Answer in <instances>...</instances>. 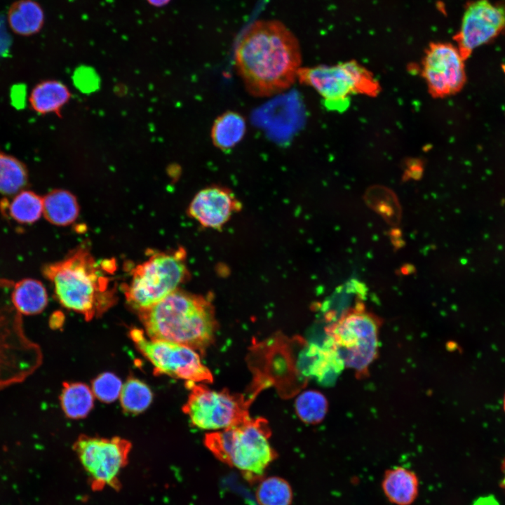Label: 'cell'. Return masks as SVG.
Here are the masks:
<instances>
[{
  "label": "cell",
  "instance_id": "cell-8",
  "mask_svg": "<svg viewBox=\"0 0 505 505\" xmlns=\"http://www.w3.org/2000/svg\"><path fill=\"white\" fill-rule=\"evenodd\" d=\"M130 442L115 436L110 438L80 435L73 450L95 491L120 488V476L129 460Z\"/></svg>",
  "mask_w": 505,
  "mask_h": 505
},
{
  "label": "cell",
  "instance_id": "cell-23",
  "mask_svg": "<svg viewBox=\"0 0 505 505\" xmlns=\"http://www.w3.org/2000/svg\"><path fill=\"white\" fill-rule=\"evenodd\" d=\"M28 181L26 166L16 158L0 152V194H16Z\"/></svg>",
  "mask_w": 505,
  "mask_h": 505
},
{
  "label": "cell",
  "instance_id": "cell-28",
  "mask_svg": "<svg viewBox=\"0 0 505 505\" xmlns=\"http://www.w3.org/2000/svg\"><path fill=\"white\" fill-rule=\"evenodd\" d=\"M147 4L155 8H161L168 5L171 0H146Z\"/></svg>",
  "mask_w": 505,
  "mask_h": 505
},
{
  "label": "cell",
  "instance_id": "cell-29",
  "mask_svg": "<svg viewBox=\"0 0 505 505\" xmlns=\"http://www.w3.org/2000/svg\"><path fill=\"white\" fill-rule=\"evenodd\" d=\"M501 470L502 473V478L500 480L499 486L501 488L505 489V458L501 463Z\"/></svg>",
  "mask_w": 505,
  "mask_h": 505
},
{
  "label": "cell",
  "instance_id": "cell-11",
  "mask_svg": "<svg viewBox=\"0 0 505 505\" xmlns=\"http://www.w3.org/2000/svg\"><path fill=\"white\" fill-rule=\"evenodd\" d=\"M129 335L136 348L153 365L156 375H166L191 383L213 381L210 370L202 363L194 349L175 342L151 339L137 328L131 329Z\"/></svg>",
  "mask_w": 505,
  "mask_h": 505
},
{
  "label": "cell",
  "instance_id": "cell-1",
  "mask_svg": "<svg viewBox=\"0 0 505 505\" xmlns=\"http://www.w3.org/2000/svg\"><path fill=\"white\" fill-rule=\"evenodd\" d=\"M234 65L246 90L268 97L289 89L297 79L302 55L298 40L281 22L262 20L241 36Z\"/></svg>",
  "mask_w": 505,
  "mask_h": 505
},
{
  "label": "cell",
  "instance_id": "cell-12",
  "mask_svg": "<svg viewBox=\"0 0 505 505\" xmlns=\"http://www.w3.org/2000/svg\"><path fill=\"white\" fill-rule=\"evenodd\" d=\"M505 31V3L475 0L464 11L459 32L454 36L457 48L466 60L472 52Z\"/></svg>",
  "mask_w": 505,
  "mask_h": 505
},
{
  "label": "cell",
  "instance_id": "cell-21",
  "mask_svg": "<svg viewBox=\"0 0 505 505\" xmlns=\"http://www.w3.org/2000/svg\"><path fill=\"white\" fill-rule=\"evenodd\" d=\"M60 400L65 415L74 419L86 417L94 405V395L82 382H64Z\"/></svg>",
  "mask_w": 505,
  "mask_h": 505
},
{
  "label": "cell",
  "instance_id": "cell-10",
  "mask_svg": "<svg viewBox=\"0 0 505 505\" xmlns=\"http://www.w3.org/2000/svg\"><path fill=\"white\" fill-rule=\"evenodd\" d=\"M190 393L182 407L191 424L204 430H222L250 418L249 403L241 394L227 389L212 390L203 384L187 382Z\"/></svg>",
  "mask_w": 505,
  "mask_h": 505
},
{
  "label": "cell",
  "instance_id": "cell-18",
  "mask_svg": "<svg viewBox=\"0 0 505 505\" xmlns=\"http://www.w3.org/2000/svg\"><path fill=\"white\" fill-rule=\"evenodd\" d=\"M43 198L28 190H22L11 201L4 198L0 203L1 213L21 224L36 222L43 214Z\"/></svg>",
  "mask_w": 505,
  "mask_h": 505
},
{
  "label": "cell",
  "instance_id": "cell-17",
  "mask_svg": "<svg viewBox=\"0 0 505 505\" xmlns=\"http://www.w3.org/2000/svg\"><path fill=\"white\" fill-rule=\"evenodd\" d=\"M12 301L21 315H36L41 313L46 307L48 295L41 282L27 278L15 282Z\"/></svg>",
  "mask_w": 505,
  "mask_h": 505
},
{
  "label": "cell",
  "instance_id": "cell-25",
  "mask_svg": "<svg viewBox=\"0 0 505 505\" xmlns=\"http://www.w3.org/2000/svg\"><path fill=\"white\" fill-rule=\"evenodd\" d=\"M119 397L123 410L136 415L147 409L152 401L153 393L144 382L129 377L122 386Z\"/></svg>",
  "mask_w": 505,
  "mask_h": 505
},
{
  "label": "cell",
  "instance_id": "cell-26",
  "mask_svg": "<svg viewBox=\"0 0 505 505\" xmlns=\"http://www.w3.org/2000/svg\"><path fill=\"white\" fill-rule=\"evenodd\" d=\"M295 408L297 416L302 422L314 424L324 419L328 410V401L321 392L308 390L297 396Z\"/></svg>",
  "mask_w": 505,
  "mask_h": 505
},
{
  "label": "cell",
  "instance_id": "cell-4",
  "mask_svg": "<svg viewBox=\"0 0 505 505\" xmlns=\"http://www.w3.org/2000/svg\"><path fill=\"white\" fill-rule=\"evenodd\" d=\"M14 283L0 276V391L27 379L43 361L41 349L28 337L13 303Z\"/></svg>",
  "mask_w": 505,
  "mask_h": 505
},
{
  "label": "cell",
  "instance_id": "cell-22",
  "mask_svg": "<svg viewBox=\"0 0 505 505\" xmlns=\"http://www.w3.org/2000/svg\"><path fill=\"white\" fill-rule=\"evenodd\" d=\"M8 22L17 34L31 35L41 29L44 22L43 11L36 1L21 0L11 7Z\"/></svg>",
  "mask_w": 505,
  "mask_h": 505
},
{
  "label": "cell",
  "instance_id": "cell-9",
  "mask_svg": "<svg viewBox=\"0 0 505 505\" xmlns=\"http://www.w3.org/2000/svg\"><path fill=\"white\" fill-rule=\"evenodd\" d=\"M327 343L344 366L362 372L375 359L378 349V325L370 314L354 311L328 328Z\"/></svg>",
  "mask_w": 505,
  "mask_h": 505
},
{
  "label": "cell",
  "instance_id": "cell-2",
  "mask_svg": "<svg viewBox=\"0 0 505 505\" xmlns=\"http://www.w3.org/2000/svg\"><path fill=\"white\" fill-rule=\"evenodd\" d=\"M137 314L149 339L183 344L201 354L213 344L217 327L211 303L180 289Z\"/></svg>",
  "mask_w": 505,
  "mask_h": 505
},
{
  "label": "cell",
  "instance_id": "cell-5",
  "mask_svg": "<svg viewBox=\"0 0 505 505\" xmlns=\"http://www.w3.org/2000/svg\"><path fill=\"white\" fill-rule=\"evenodd\" d=\"M270 436L267 420L250 418L239 425L206 433L204 444L220 461L253 478L261 476L276 457Z\"/></svg>",
  "mask_w": 505,
  "mask_h": 505
},
{
  "label": "cell",
  "instance_id": "cell-24",
  "mask_svg": "<svg viewBox=\"0 0 505 505\" xmlns=\"http://www.w3.org/2000/svg\"><path fill=\"white\" fill-rule=\"evenodd\" d=\"M259 505H291L292 489L284 478L272 476L263 478L255 490Z\"/></svg>",
  "mask_w": 505,
  "mask_h": 505
},
{
  "label": "cell",
  "instance_id": "cell-6",
  "mask_svg": "<svg viewBox=\"0 0 505 505\" xmlns=\"http://www.w3.org/2000/svg\"><path fill=\"white\" fill-rule=\"evenodd\" d=\"M314 89L329 110L342 112L351 95L375 96L380 90L377 79L364 67L349 61L334 65L300 67L297 79Z\"/></svg>",
  "mask_w": 505,
  "mask_h": 505
},
{
  "label": "cell",
  "instance_id": "cell-15",
  "mask_svg": "<svg viewBox=\"0 0 505 505\" xmlns=\"http://www.w3.org/2000/svg\"><path fill=\"white\" fill-rule=\"evenodd\" d=\"M382 490L391 504L411 505L418 497L419 480L413 471L396 466L385 471L382 480Z\"/></svg>",
  "mask_w": 505,
  "mask_h": 505
},
{
  "label": "cell",
  "instance_id": "cell-27",
  "mask_svg": "<svg viewBox=\"0 0 505 505\" xmlns=\"http://www.w3.org/2000/svg\"><path fill=\"white\" fill-rule=\"evenodd\" d=\"M122 386L121 380L116 375L104 372L92 381L91 390L98 400L110 403L119 397Z\"/></svg>",
  "mask_w": 505,
  "mask_h": 505
},
{
  "label": "cell",
  "instance_id": "cell-16",
  "mask_svg": "<svg viewBox=\"0 0 505 505\" xmlns=\"http://www.w3.org/2000/svg\"><path fill=\"white\" fill-rule=\"evenodd\" d=\"M247 125L244 116L234 111H227L213 121L210 138L213 145L224 152H229L243 138Z\"/></svg>",
  "mask_w": 505,
  "mask_h": 505
},
{
  "label": "cell",
  "instance_id": "cell-13",
  "mask_svg": "<svg viewBox=\"0 0 505 505\" xmlns=\"http://www.w3.org/2000/svg\"><path fill=\"white\" fill-rule=\"evenodd\" d=\"M464 61L457 46L450 43L429 46L423 59L422 74L433 97H445L462 90L466 79Z\"/></svg>",
  "mask_w": 505,
  "mask_h": 505
},
{
  "label": "cell",
  "instance_id": "cell-3",
  "mask_svg": "<svg viewBox=\"0 0 505 505\" xmlns=\"http://www.w3.org/2000/svg\"><path fill=\"white\" fill-rule=\"evenodd\" d=\"M42 271L52 283L58 302L86 321L100 317L116 302L109 277L83 247L60 261L46 264Z\"/></svg>",
  "mask_w": 505,
  "mask_h": 505
},
{
  "label": "cell",
  "instance_id": "cell-14",
  "mask_svg": "<svg viewBox=\"0 0 505 505\" xmlns=\"http://www.w3.org/2000/svg\"><path fill=\"white\" fill-rule=\"evenodd\" d=\"M238 208L240 203L230 189L213 185L200 190L195 195L188 213L203 227L220 229Z\"/></svg>",
  "mask_w": 505,
  "mask_h": 505
},
{
  "label": "cell",
  "instance_id": "cell-30",
  "mask_svg": "<svg viewBox=\"0 0 505 505\" xmlns=\"http://www.w3.org/2000/svg\"><path fill=\"white\" fill-rule=\"evenodd\" d=\"M503 408H504V410L505 412V395H504V400H503Z\"/></svg>",
  "mask_w": 505,
  "mask_h": 505
},
{
  "label": "cell",
  "instance_id": "cell-19",
  "mask_svg": "<svg viewBox=\"0 0 505 505\" xmlns=\"http://www.w3.org/2000/svg\"><path fill=\"white\" fill-rule=\"evenodd\" d=\"M43 214L51 224L66 226L72 224L79 215V205L75 196L68 191L55 189L43 198Z\"/></svg>",
  "mask_w": 505,
  "mask_h": 505
},
{
  "label": "cell",
  "instance_id": "cell-20",
  "mask_svg": "<svg viewBox=\"0 0 505 505\" xmlns=\"http://www.w3.org/2000/svg\"><path fill=\"white\" fill-rule=\"evenodd\" d=\"M69 97L70 93L65 84L50 80L41 82L33 88L29 96V103L38 113H57Z\"/></svg>",
  "mask_w": 505,
  "mask_h": 505
},
{
  "label": "cell",
  "instance_id": "cell-7",
  "mask_svg": "<svg viewBox=\"0 0 505 505\" xmlns=\"http://www.w3.org/2000/svg\"><path fill=\"white\" fill-rule=\"evenodd\" d=\"M187 276L183 249L153 253L133 269L130 281L124 286L126 299L137 311L147 309L179 289Z\"/></svg>",
  "mask_w": 505,
  "mask_h": 505
}]
</instances>
